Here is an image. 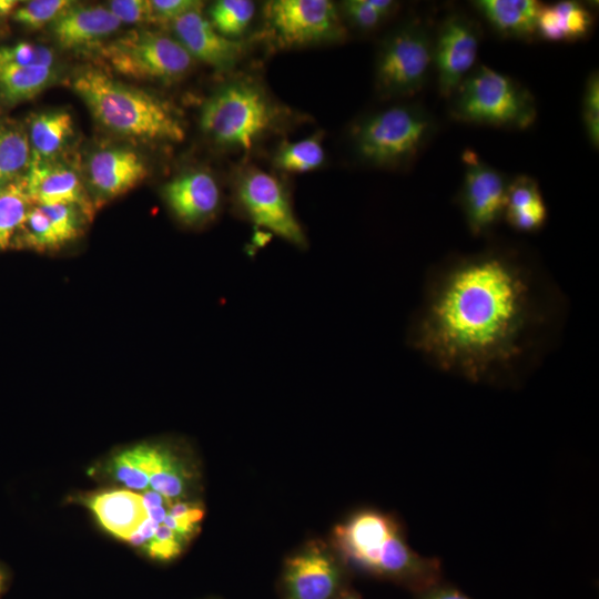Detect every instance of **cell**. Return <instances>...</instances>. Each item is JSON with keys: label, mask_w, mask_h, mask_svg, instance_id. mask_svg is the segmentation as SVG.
<instances>
[{"label": "cell", "mask_w": 599, "mask_h": 599, "mask_svg": "<svg viewBox=\"0 0 599 599\" xmlns=\"http://www.w3.org/2000/svg\"><path fill=\"white\" fill-rule=\"evenodd\" d=\"M72 6L73 1L69 0H32L19 4L11 19L24 28L35 30L53 23Z\"/></svg>", "instance_id": "obj_31"}, {"label": "cell", "mask_w": 599, "mask_h": 599, "mask_svg": "<svg viewBox=\"0 0 599 599\" xmlns=\"http://www.w3.org/2000/svg\"><path fill=\"white\" fill-rule=\"evenodd\" d=\"M461 159L465 174L459 206L469 232L487 236L504 219L509 180L470 149L464 151Z\"/></svg>", "instance_id": "obj_10"}, {"label": "cell", "mask_w": 599, "mask_h": 599, "mask_svg": "<svg viewBox=\"0 0 599 599\" xmlns=\"http://www.w3.org/2000/svg\"><path fill=\"white\" fill-rule=\"evenodd\" d=\"M518 232L539 231L547 221V206L536 180L518 175L509 181L504 219Z\"/></svg>", "instance_id": "obj_22"}, {"label": "cell", "mask_w": 599, "mask_h": 599, "mask_svg": "<svg viewBox=\"0 0 599 599\" xmlns=\"http://www.w3.org/2000/svg\"><path fill=\"white\" fill-rule=\"evenodd\" d=\"M481 41L478 21L451 12L440 22L433 41V64L439 94L449 99L475 64Z\"/></svg>", "instance_id": "obj_11"}, {"label": "cell", "mask_w": 599, "mask_h": 599, "mask_svg": "<svg viewBox=\"0 0 599 599\" xmlns=\"http://www.w3.org/2000/svg\"><path fill=\"white\" fill-rule=\"evenodd\" d=\"M87 506L109 532L124 540L149 517L142 496L125 489L94 495Z\"/></svg>", "instance_id": "obj_20"}, {"label": "cell", "mask_w": 599, "mask_h": 599, "mask_svg": "<svg viewBox=\"0 0 599 599\" xmlns=\"http://www.w3.org/2000/svg\"><path fill=\"white\" fill-rule=\"evenodd\" d=\"M418 599H470L468 596L457 590L456 588L440 583L430 586L429 588L418 592Z\"/></svg>", "instance_id": "obj_40"}, {"label": "cell", "mask_w": 599, "mask_h": 599, "mask_svg": "<svg viewBox=\"0 0 599 599\" xmlns=\"http://www.w3.org/2000/svg\"><path fill=\"white\" fill-rule=\"evenodd\" d=\"M341 599H359V597L356 596L355 593H347L344 597H342Z\"/></svg>", "instance_id": "obj_46"}, {"label": "cell", "mask_w": 599, "mask_h": 599, "mask_svg": "<svg viewBox=\"0 0 599 599\" xmlns=\"http://www.w3.org/2000/svg\"><path fill=\"white\" fill-rule=\"evenodd\" d=\"M325 156L323 134L315 132L295 142H283L274 154L273 164L287 173H306L319 169Z\"/></svg>", "instance_id": "obj_28"}, {"label": "cell", "mask_w": 599, "mask_h": 599, "mask_svg": "<svg viewBox=\"0 0 599 599\" xmlns=\"http://www.w3.org/2000/svg\"><path fill=\"white\" fill-rule=\"evenodd\" d=\"M54 53L44 45L21 41L12 45L0 47V67L42 65L53 68Z\"/></svg>", "instance_id": "obj_32"}, {"label": "cell", "mask_w": 599, "mask_h": 599, "mask_svg": "<svg viewBox=\"0 0 599 599\" xmlns=\"http://www.w3.org/2000/svg\"><path fill=\"white\" fill-rule=\"evenodd\" d=\"M153 23H172L181 16L202 9L203 2L195 0H150Z\"/></svg>", "instance_id": "obj_39"}, {"label": "cell", "mask_w": 599, "mask_h": 599, "mask_svg": "<svg viewBox=\"0 0 599 599\" xmlns=\"http://www.w3.org/2000/svg\"><path fill=\"white\" fill-rule=\"evenodd\" d=\"M582 120L588 139L596 149L599 145V75L592 72L586 83Z\"/></svg>", "instance_id": "obj_34"}, {"label": "cell", "mask_w": 599, "mask_h": 599, "mask_svg": "<svg viewBox=\"0 0 599 599\" xmlns=\"http://www.w3.org/2000/svg\"><path fill=\"white\" fill-rule=\"evenodd\" d=\"M433 65V39L425 22L410 20L382 42L375 64V89L383 99L409 98L426 84Z\"/></svg>", "instance_id": "obj_6"}, {"label": "cell", "mask_w": 599, "mask_h": 599, "mask_svg": "<svg viewBox=\"0 0 599 599\" xmlns=\"http://www.w3.org/2000/svg\"><path fill=\"white\" fill-rule=\"evenodd\" d=\"M285 110L255 80L238 78L221 85L203 104L202 132L216 145L235 152L251 151L280 129Z\"/></svg>", "instance_id": "obj_3"}, {"label": "cell", "mask_w": 599, "mask_h": 599, "mask_svg": "<svg viewBox=\"0 0 599 599\" xmlns=\"http://www.w3.org/2000/svg\"><path fill=\"white\" fill-rule=\"evenodd\" d=\"M88 174L95 192L102 197L112 199L140 183L148 175V167L136 152L124 148H109L90 156Z\"/></svg>", "instance_id": "obj_17"}, {"label": "cell", "mask_w": 599, "mask_h": 599, "mask_svg": "<svg viewBox=\"0 0 599 599\" xmlns=\"http://www.w3.org/2000/svg\"><path fill=\"white\" fill-rule=\"evenodd\" d=\"M542 3L536 0H477L476 10L500 35L530 39L537 33V18Z\"/></svg>", "instance_id": "obj_21"}, {"label": "cell", "mask_w": 599, "mask_h": 599, "mask_svg": "<svg viewBox=\"0 0 599 599\" xmlns=\"http://www.w3.org/2000/svg\"><path fill=\"white\" fill-rule=\"evenodd\" d=\"M31 161L28 132L18 123L0 122V186L24 175Z\"/></svg>", "instance_id": "obj_26"}, {"label": "cell", "mask_w": 599, "mask_h": 599, "mask_svg": "<svg viewBox=\"0 0 599 599\" xmlns=\"http://www.w3.org/2000/svg\"><path fill=\"white\" fill-rule=\"evenodd\" d=\"M175 39L193 59L219 71L233 69L245 52V44L220 34L200 10L190 11L172 23Z\"/></svg>", "instance_id": "obj_14"}, {"label": "cell", "mask_w": 599, "mask_h": 599, "mask_svg": "<svg viewBox=\"0 0 599 599\" xmlns=\"http://www.w3.org/2000/svg\"><path fill=\"white\" fill-rule=\"evenodd\" d=\"M109 469L126 487L144 490L150 486L148 476L134 464L128 449L112 458Z\"/></svg>", "instance_id": "obj_36"}, {"label": "cell", "mask_w": 599, "mask_h": 599, "mask_svg": "<svg viewBox=\"0 0 599 599\" xmlns=\"http://www.w3.org/2000/svg\"><path fill=\"white\" fill-rule=\"evenodd\" d=\"M146 511H148V516L154 520L155 522H158L159 525H161L167 514V510L165 508V506H155V507H150V508H146Z\"/></svg>", "instance_id": "obj_43"}, {"label": "cell", "mask_w": 599, "mask_h": 599, "mask_svg": "<svg viewBox=\"0 0 599 599\" xmlns=\"http://www.w3.org/2000/svg\"><path fill=\"white\" fill-rule=\"evenodd\" d=\"M162 194L173 215L189 226L210 222L222 204L220 185L205 170H191L173 177L163 186Z\"/></svg>", "instance_id": "obj_13"}, {"label": "cell", "mask_w": 599, "mask_h": 599, "mask_svg": "<svg viewBox=\"0 0 599 599\" xmlns=\"http://www.w3.org/2000/svg\"><path fill=\"white\" fill-rule=\"evenodd\" d=\"M73 133V120L67 111H49L32 116L29 141L32 155L41 161L55 156Z\"/></svg>", "instance_id": "obj_24"}, {"label": "cell", "mask_w": 599, "mask_h": 599, "mask_svg": "<svg viewBox=\"0 0 599 599\" xmlns=\"http://www.w3.org/2000/svg\"><path fill=\"white\" fill-rule=\"evenodd\" d=\"M121 22L101 6H72L52 23V34L64 49L93 44L119 29Z\"/></svg>", "instance_id": "obj_18"}, {"label": "cell", "mask_w": 599, "mask_h": 599, "mask_svg": "<svg viewBox=\"0 0 599 599\" xmlns=\"http://www.w3.org/2000/svg\"><path fill=\"white\" fill-rule=\"evenodd\" d=\"M435 129L433 116L422 106L392 105L363 118L354 126L353 146L365 164L399 167L418 155Z\"/></svg>", "instance_id": "obj_5"}, {"label": "cell", "mask_w": 599, "mask_h": 599, "mask_svg": "<svg viewBox=\"0 0 599 599\" xmlns=\"http://www.w3.org/2000/svg\"><path fill=\"white\" fill-rule=\"evenodd\" d=\"M342 17L362 31L378 28L386 19L369 3V0H346L341 4Z\"/></svg>", "instance_id": "obj_35"}, {"label": "cell", "mask_w": 599, "mask_h": 599, "mask_svg": "<svg viewBox=\"0 0 599 599\" xmlns=\"http://www.w3.org/2000/svg\"><path fill=\"white\" fill-rule=\"evenodd\" d=\"M593 18L586 6L571 0L541 4L537 33L547 41H576L591 30Z\"/></svg>", "instance_id": "obj_23"}, {"label": "cell", "mask_w": 599, "mask_h": 599, "mask_svg": "<svg viewBox=\"0 0 599 599\" xmlns=\"http://www.w3.org/2000/svg\"><path fill=\"white\" fill-rule=\"evenodd\" d=\"M449 99L450 115L470 124L522 130L537 118L530 91L486 65L469 72Z\"/></svg>", "instance_id": "obj_4"}, {"label": "cell", "mask_w": 599, "mask_h": 599, "mask_svg": "<svg viewBox=\"0 0 599 599\" xmlns=\"http://www.w3.org/2000/svg\"><path fill=\"white\" fill-rule=\"evenodd\" d=\"M32 204L24 175L0 186V251L12 247L17 232Z\"/></svg>", "instance_id": "obj_27"}, {"label": "cell", "mask_w": 599, "mask_h": 599, "mask_svg": "<svg viewBox=\"0 0 599 599\" xmlns=\"http://www.w3.org/2000/svg\"><path fill=\"white\" fill-rule=\"evenodd\" d=\"M55 77L54 67H0V98L9 104L32 99L50 85Z\"/></svg>", "instance_id": "obj_25"}, {"label": "cell", "mask_w": 599, "mask_h": 599, "mask_svg": "<svg viewBox=\"0 0 599 599\" xmlns=\"http://www.w3.org/2000/svg\"><path fill=\"white\" fill-rule=\"evenodd\" d=\"M568 301L535 256L491 243L430 267L406 343L474 384L518 387L559 343Z\"/></svg>", "instance_id": "obj_1"}, {"label": "cell", "mask_w": 599, "mask_h": 599, "mask_svg": "<svg viewBox=\"0 0 599 599\" xmlns=\"http://www.w3.org/2000/svg\"><path fill=\"white\" fill-rule=\"evenodd\" d=\"M27 192L33 204H71L85 216L92 215V204L78 174L63 165L49 164L32 155L24 174Z\"/></svg>", "instance_id": "obj_16"}, {"label": "cell", "mask_w": 599, "mask_h": 599, "mask_svg": "<svg viewBox=\"0 0 599 599\" xmlns=\"http://www.w3.org/2000/svg\"><path fill=\"white\" fill-rule=\"evenodd\" d=\"M20 3L14 0H0V18L11 16Z\"/></svg>", "instance_id": "obj_44"}, {"label": "cell", "mask_w": 599, "mask_h": 599, "mask_svg": "<svg viewBox=\"0 0 599 599\" xmlns=\"http://www.w3.org/2000/svg\"><path fill=\"white\" fill-rule=\"evenodd\" d=\"M255 9L251 0H219L210 7L209 21L220 34L235 40L251 26Z\"/></svg>", "instance_id": "obj_30"}, {"label": "cell", "mask_w": 599, "mask_h": 599, "mask_svg": "<svg viewBox=\"0 0 599 599\" xmlns=\"http://www.w3.org/2000/svg\"><path fill=\"white\" fill-rule=\"evenodd\" d=\"M13 246L44 252L63 244L43 209L32 204L17 232Z\"/></svg>", "instance_id": "obj_29"}, {"label": "cell", "mask_w": 599, "mask_h": 599, "mask_svg": "<svg viewBox=\"0 0 599 599\" xmlns=\"http://www.w3.org/2000/svg\"><path fill=\"white\" fill-rule=\"evenodd\" d=\"M265 32L278 48H298L346 39L337 7L329 0H272L263 10Z\"/></svg>", "instance_id": "obj_8"}, {"label": "cell", "mask_w": 599, "mask_h": 599, "mask_svg": "<svg viewBox=\"0 0 599 599\" xmlns=\"http://www.w3.org/2000/svg\"><path fill=\"white\" fill-rule=\"evenodd\" d=\"M141 496H142L145 508L172 505L171 500L166 499L160 493L153 489L144 491Z\"/></svg>", "instance_id": "obj_41"}, {"label": "cell", "mask_w": 599, "mask_h": 599, "mask_svg": "<svg viewBox=\"0 0 599 599\" xmlns=\"http://www.w3.org/2000/svg\"><path fill=\"white\" fill-rule=\"evenodd\" d=\"M203 515L204 511L199 505L187 502L172 504L169 507L163 524L184 541L189 540L197 531Z\"/></svg>", "instance_id": "obj_33"}, {"label": "cell", "mask_w": 599, "mask_h": 599, "mask_svg": "<svg viewBox=\"0 0 599 599\" xmlns=\"http://www.w3.org/2000/svg\"><path fill=\"white\" fill-rule=\"evenodd\" d=\"M3 583H4V576H3L2 571L0 570V592H1L2 588H3Z\"/></svg>", "instance_id": "obj_47"}, {"label": "cell", "mask_w": 599, "mask_h": 599, "mask_svg": "<svg viewBox=\"0 0 599 599\" xmlns=\"http://www.w3.org/2000/svg\"><path fill=\"white\" fill-rule=\"evenodd\" d=\"M128 541L130 544H132L133 546H136V547L142 546V545L145 546V544H146L145 539L143 538V536L138 530L135 532H133L129 537Z\"/></svg>", "instance_id": "obj_45"}, {"label": "cell", "mask_w": 599, "mask_h": 599, "mask_svg": "<svg viewBox=\"0 0 599 599\" xmlns=\"http://www.w3.org/2000/svg\"><path fill=\"white\" fill-rule=\"evenodd\" d=\"M102 55L118 73L162 82L182 79L194 63L175 38L146 30H133L109 42Z\"/></svg>", "instance_id": "obj_7"}, {"label": "cell", "mask_w": 599, "mask_h": 599, "mask_svg": "<svg viewBox=\"0 0 599 599\" xmlns=\"http://www.w3.org/2000/svg\"><path fill=\"white\" fill-rule=\"evenodd\" d=\"M109 10L121 23H153L150 0H113Z\"/></svg>", "instance_id": "obj_38"}, {"label": "cell", "mask_w": 599, "mask_h": 599, "mask_svg": "<svg viewBox=\"0 0 599 599\" xmlns=\"http://www.w3.org/2000/svg\"><path fill=\"white\" fill-rule=\"evenodd\" d=\"M284 582L287 599H331L339 586L341 571L334 558L314 545L287 560Z\"/></svg>", "instance_id": "obj_15"}, {"label": "cell", "mask_w": 599, "mask_h": 599, "mask_svg": "<svg viewBox=\"0 0 599 599\" xmlns=\"http://www.w3.org/2000/svg\"><path fill=\"white\" fill-rule=\"evenodd\" d=\"M134 464L148 476L150 486L171 500L181 497L190 475L183 463L169 449L158 445L141 444L129 448Z\"/></svg>", "instance_id": "obj_19"}, {"label": "cell", "mask_w": 599, "mask_h": 599, "mask_svg": "<svg viewBox=\"0 0 599 599\" xmlns=\"http://www.w3.org/2000/svg\"><path fill=\"white\" fill-rule=\"evenodd\" d=\"M74 92L106 129L130 138L181 142L185 130L175 112L160 98L88 69L73 80Z\"/></svg>", "instance_id": "obj_2"}, {"label": "cell", "mask_w": 599, "mask_h": 599, "mask_svg": "<svg viewBox=\"0 0 599 599\" xmlns=\"http://www.w3.org/2000/svg\"><path fill=\"white\" fill-rule=\"evenodd\" d=\"M182 540L167 526L159 525L153 538L146 542L145 549L150 557L169 560L182 551Z\"/></svg>", "instance_id": "obj_37"}, {"label": "cell", "mask_w": 599, "mask_h": 599, "mask_svg": "<svg viewBox=\"0 0 599 599\" xmlns=\"http://www.w3.org/2000/svg\"><path fill=\"white\" fill-rule=\"evenodd\" d=\"M234 194L237 209L256 227L265 229L298 248L306 247V234L290 193L275 175L248 167L236 179Z\"/></svg>", "instance_id": "obj_9"}, {"label": "cell", "mask_w": 599, "mask_h": 599, "mask_svg": "<svg viewBox=\"0 0 599 599\" xmlns=\"http://www.w3.org/2000/svg\"><path fill=\"white\" fill-rule=\"evenodd\" d=\"M400 527L389 514L364 509L337 525L333 540L343 558L375 575L383 544Z\"/></svg>", "instance_id": "obj_12"}, {"label": "cell", "mask_w": 599, "mask_h": 599, "mask_svg": "<svg viewBox=\"0 0 599 599\" xmlns=\"http://www.w3.org/2000/svg\"><path fill=\"white\" fill-rule=\"evenodd\" d=\"M158 527H159V524L152 520L150 517H148L139 527L138 531L143 536V538L148 542L153 538Z\"/></svg>", "instance_id": "obj_42"}]
</instances>
